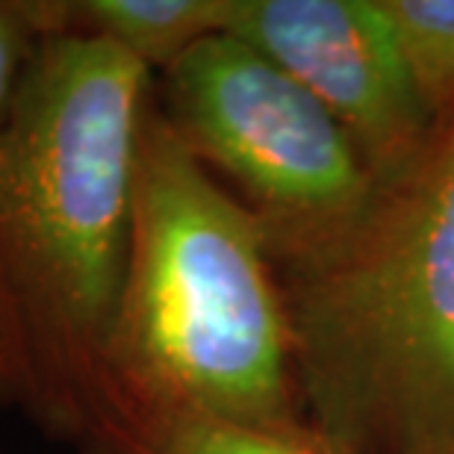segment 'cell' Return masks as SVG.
Returning <instances> with one entry per match:
<instances>
[{
	"label": "cell",
	"instance_id": "cell-1",
	"mask_svg": "<svg viewBox=\"0 0 454 454\" xmlns=\"http://www.w3.org/2000/svg\"><path fill=\"white\" fill-rule=\"evenodd\" d=\"M153 80L101 39L51 33L0 139V286L24 357L18 411L71 446L101 407Z\"/></svg>",
	"mask_w": 454,
	"mask_h": 454
},
{
	"label": "cell",
	"instance_id": "cell-2",
	"mask_svg": "<svg viewBox=\"0 0 454 454\" xmlns=\"http://www.w3.org/2000/svg\"><path fill=\"white\" fill-rule=\"evenodd\" d=\"M115 413L307 425L266 233L180 142L157 95L142 118L130 260L89 431Z\"/></svg>",
	"mask_w": 454,
	"mask_h": 454
},
{
	"label": "cell",
	"instance_id": "cell-3",
	"mask_svg": "<svg viewBox=\"0 0 454 454\" xmlns=\"http://www.w3.org/2000/svg\"><path fill=\"white\" fill-rule=\"evenodd\" d=\"M275 269L307 422L342 454H454V121L337 248Z\"/></svg>",
	"mask_w": 454,
	"mask_h": 454
},
{
	"label": "cell",
	"instance_id": "cell-4",
	"mask_svg": "<svg viewBox=\"0 0 454 454\" xmlns=\"http://www.w3.org/2000/svg\"><path fill=\"white\" fill-rule=\"evenodd\" d=\"M153 95L180 142L254 213L275 266L337 248L380 192L333 115L233 35L195 44Z\"/></svg>",
	"mask_w": 454,
	"mask_h": 454
},
{
	"label": "cell",
	"instance_id": "cell-5",
	"mask_svg": "<svg viewBox=\"0 0 454 454\" xmlns=\"http://www.w3.org/2000/svg\"><path fill=\"white\" fill-rule=\"evenodd\" d=\"M227 35L304 86L380 186L419 166L442 127L404 71L378 0H231Z\"/></svg>",
	"mask_w": 454,
	"mask_h": 454
},
{
	"label": "cell",
	"instance_id": "cell-6",
	"mask_svg": "<svg viewBox=\"0 0 454 454\" xmlns=\"http://www.w3.org/2000/svg\"><path fill=\"white\" fill-rule=\"evenodd\" d=\"M42 12L51 33L101 39L160 77L195 44L224 33L231 0H42Z\"/></svg>",
	"mask_w": 454,
	"mask_h": 454
},
{
	"label": "cell",
	"instance_id": "cell-7",
	"mask_svg": "<svg viewBox=\"0 0 454 454\" xmlns=\"http://www.w3.org/2000/svg\"><path fill=\"white\" fill-rule=\"evenodd\" d=\"M77 454H342L313 428H254L186 413H115L80 440Z\"/></svg>",
	"mask_w": 454,
	"mask_h": 454
},
{
	"label": "cell",
	"instance_id": "cell-8",
	"mask_svg": "<svg viewBox=\"0 0 454 454\" xmlns=\"http://www.w3.org/2000/svg\"><path fill=\"white\" fill-rule=\"evenodd\" d=\"M404 71L440 127L454 121V0H378Z\"/></svg>",
	"mask_w": 454,
	"mask_h": 454
},
{
	"label": "cell",
	"instance_id": "cell-9",
	"mask_svg": "<svg viewBox=\"0 0 454 454\" xmlns=\"http://www.w3.org/2000/svg\"><path fill=\"white\" fill-rule=\"evenodd\" d=\"M48 35L42 0H0V139L12 124L35 53Z\"/></svg>",
	"mask_w": 454,
	"mask_h": 454
},
{
	"label": "cell",
	"instance_id": "cell-10",
	"mask_svg": "<svg viewBox=\"0 0 454 454\" xmlns=\"http://www.w3.org/2000/svg\"><path fill=\"white\" fill-rule=\"evenodd\" d=\"M21 393H24L21 340H18L12 307H9L4 286H0V402L21 407Z\"/></svg>",
	"mask_w": 454,
	"mask_h": 454
},
{
	"label": "cell",
	"instance_id": "cell-11",
	"mask_svg": "<svg viewBox=\"0 0 454 454\" xmlns=\"http://www.w3.org/2000/svg\"><path fill=\"white\" fill-rule=\"evenodd\" d=\"M0 454H4V451H0Z\"/></svg>",
	"mask_w": 454,
	"mask_h": 454
}]
</instances>
